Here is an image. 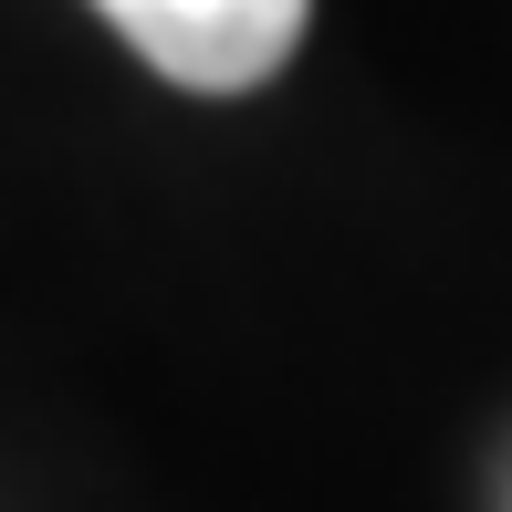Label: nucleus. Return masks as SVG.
Returning <instances> with one entry per match:
<instances>
[{
    "mask_svg": "<svg viewBox=\"0 0 512 512\" xmlns=\"http://www.w3.org/2000/svg\"><path fill=\"white\" fill-rule=\"evenodd\" d=\"M115 42H136V63H157L189 95H251L293 63L314 0H95Z\"/></svg>",
    "mask_w": 512,
    "mask_h": 512,
    "instance_id": "nucleus-1",
    "label": "nucleus"
}]
</instances>
